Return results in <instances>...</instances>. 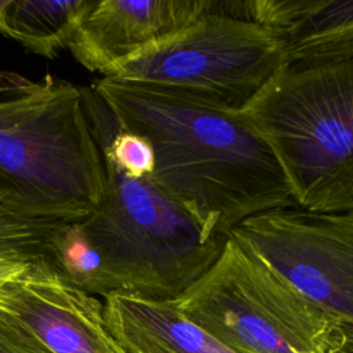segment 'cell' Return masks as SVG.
Returning a JSON list of instances; mask_svg holds the SVG:
<instances>
[{
	"label": "cell",
	"instance_id": "1",
	"mask_svg": "<svg viewBox=\"0 0 353 353\" xmlns=\"http://www.w3.org/2000/svg\"><path fill=\"white\" fill-rule=\"evenodd\" d=\"M95 95L120 131L154 152L148 178L207 239H226L243 221L296 207L272 150L240 110L148 84L102 77Z\"/></svg>",
	"mask_w": 353,
	"mask_h": 353
},
{
	"label": "cell",
	"instance_id": "2",
	"mask_svg": "<svg viewBox=\"0 0 353 353\" xmlns=\"http://www.w3.org/2000/svg\"><path fill=\"white\" fill-rule=\"evenodd\" d=\"M0 101V205L21 216L65 223L90 216L108 174L88 99L66 80L17 76Z\"/></svg>",
	"mask_w": 353,
	"mask_h": 353
},
{
	"label": "cell",
	"instance_id": "3",
	"mask_svg": "<svg viewBox=\"0 0 353 353\" xmlns=\"http://www.w3.org/2000/svg\"><path fill=\"white\" fill-rule=\"evenodd\" d=\"M240 112L272 150L296 207L353 211V61L284 63Z\"/></svg>",
	"mask_w": 353,
	"mask_h": 353
},
{
	"label": "cell",
	"instance_id": "4",
	"mask_svg": "<svg viewBox=\"0 0 353 353\" xmlns=\"http://www.w3.org/2000/svg\"><path fill=\"white\" fill-rule=\"evenodd\" d=\"M105 163L101 203L81 219L102 258L105 296L124 292L175 301L215 263L228 237L207 239L148 178H128Z\"/></svg>",
	"mask_w": 353,
	"mask_h": 353
},
{
	"label": "cell",
	"instance_id": "5",
	"mask_svg": "<svg viewBox=\"0 0 353 353\" xmlns=\"http://www.w3.org/2000/svg\"><path fill=\"white\" fill-rule=\"evenodd\" d=\"M172 302L233 353H346L336 324L230 237Z\"/></svg>",
	"mask_w": 353,
	"mask_h": 353
},
{
	"label": "cell",
	"instance_id": "6",
	"mask_svg": "<svg viewBox=\"0 0 353 353\" xmlns=\"http://www.w3.org/2000/svg\"><path fill=\"white\" fill-rule=\"evenodd\" d=\"M285 63L279 34L229 11V1L163 39L109 79L179 91L241 110Z\"/></svg>",
	"mask_w": 353,
	"mask_h": 353
},
{
	"label": "cell",
	"instance_id": "7",
	"mask_svg": "<svg viewBox=\"0 0 353 353\" xmlns=\"http://www.w3.org/2000/svg\"><path fill=\"white\" fill-rule=\"evenodd\" d=\"M229 237L324 312L353 353V211L272 210Z\"/></svg>",
	"mask_w": 353,
	"mask_h": 353
},
{
	"label": "cell",
	"instance_id": "8",
	"mask_svg": "<svg viewBox=\"0 0 353 353\" xmlns=\"http://www.w3.org/2000/svg\"><path fill=\"white\" fill-rule=\"evenodd\" d=\"M0 309L51 353H127L108 330L103 302L66 280L48 256L0 283Z\"/></svg>",
	"mask_w": 353,
	"mask_h": 353
},
{
	"label": "cell",
	"instance_id": "9",
	"mask_svg": "<svg viewBox=\"0 0 353 353\" xmlns=\"http://www.w3.org/2000/svg\"><path fill=\"white\" fill-rule=\"evenodd\" d=\"M216 7L212 0H95L68 48L87 70L109 77Z\"/></svg>",
	"mask_w": 353,
	"mask_h": 353
},
{
	"label": "cell",
	"instance_id": "10",
	"mask_svg": "<svg viewBox=\"0 0 353 353\" xmlns=\"http://www.w3.org/2000/svg\"><path fill=\"white\" fill-rule=\"evenodd\" d=\"M240 12L279 34L288 65L353 61V0H248Z\"/></svg>",
	"mask_w": 353,
	"mask_h": 353
},
{
	"label": "cell",
	"instance_id": "11",
	"mask_svg": "<svg viewBox=\"0 0 353 353\" xmlns=\"http://www.w3.org/2000/svg\"><path fill=\"white\" fill-rule=\"evenodd\" d=\"M102 302L108 330L127 353H233L172 301L113 292Z\"/></svg>",
	"mask_w": 353,
	"mask_h": 353
},
{
	"label": "cell",
	"instance_id": "12",
	"mask_svg": "<svg viewBox=\"0 0 353 353\" xmlns=\"http://www.w3.org/2000/svg\"><path fill=\"white\" fill-rule=\"evenodd\" d=\"M95 0H8L0 14V33L48 59L68 48Z\"/></svg>",
	"mask_w": 353,
	"mask_h": 353
},
{
	"label": "cell",
	"instance_id": "13",
	"mask_svg": "<svg viewBox=\"0 0 353 353\" xmlns=\"http://www.w3.org/2000/svg\"><path fill=\"white\" fill-rule=\"evenodd\" d=\"M47 252L66 280L91 295L105 296L102 258L81 221L59 223L48 239Z\"/></svg>",
	"mask_w": 353,
	"mask_h": 353
},
{
	"label": "cell",
	"instance_id": "14",
	"mask_svg": "<svg viewBox=\"0 0 353 353\" xmlns=\"http://www.w3.org/2000/svg\"><path fill=\"white\" fill-rule=\"evenodd\" d=\"M103 156L125 176L132 179L149 178L154 168V152L149 141L138 134L97 125Z\"/></svg>",
	"mask_w": 353,
	"mask_h": 353
},
{
	"label": "cell",
	"instance_id": "15",
	"mask_svg": "<svg viewBox=\"0 0 353 353\" xmlns=\"http://www.w3.org/2000/svg\"><path fill=\"white\" fill-rule=\"evenodd\" d=\"M7 1H8V0H0V14H1V11L4 10V7L7 6ZM12 79H14V74H8V73L0 72V88H1V90L7 88L8 84L12 81Z\"/></svg>",
	"mask_w": 353,
	"mask_h": 353
},
{
	"label": "cell",
	"instance_id": "16",
	"mask_svg": "<svg viewBox=\"0 0 353 353\" xmlns=\"http://www.w3.org/2000/svg\"><path fill=\"white\" fill-rule=\"evenodd\" d=\"M4 280H6V279H4ZM1 281H3V279H0V283H1Z\"/></svg>",
	"mask_w": 353,
	"mask_h": 353
}]
</instances>
